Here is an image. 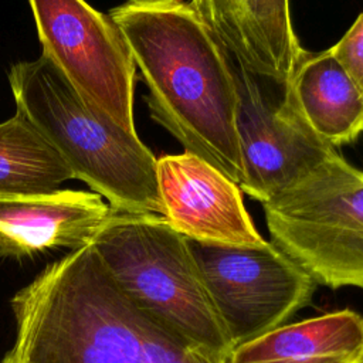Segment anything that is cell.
Here are the masks:
<instances>
[{"label":"cell","mask_w":363,"mask_h":363,"mask_svg":"<svg viewBox=\"0 0 363 363\" xmlns=\"http://www.w3.org/2000/svg\"><path fill=\"white\" fill-rule=\"evenodd\" d=\"M147 86L152 118L234 183L242 177L231 58L190 3L128 0L109 11Z\"/></svg>","instance_id":"1"},{"label":"cell","mask_w":363,"mask_h":363,"mask_svg":"<svg viewBox=\"0 0 363 363\" xmlns=\"http://www.w3.org/2000/svg\"><path fill=\"white\" fill-rule=\"evenodd\" d=\"M16 112L57 150L74 174L118 213L159 214L157 159L138 138L92 108L41 54L11 65Z\"/></svg>","instance_id":"2"},{"label":"cell","mask_w":363,"mask_h":363,"mask_svg":"<svg viewBox=\"0 0 363 363\" xmlns=\"http://www.w3.org/2000/svg\"><path fill=\"white\" fill-rule=\"evenodd\" d=\"M89 244L145 315L190 345L228 359L234 346L187 238L163 216L113 211Z\"/></svg>","instance_id":"3"},{"label":"cell","mask_w":363,"mask_h":363,"mask_svg":"<svg viewBox=\"0 0 363 363\" xmlns=\"http://www.w3.org/2000/svg\"><path fill=\"white\" fill-rule=\"evenodd\" d=\"M262 207L271 242L316 284L363 289V170L336 152Z\"/></svg>","instance_id":"4"},{"label":"cell","mask_w":363,"mask_h":363,"mask_svg":"<svg viewBox=\"0 0 363 363\" xmlns=\"http://www.w3.org/2000/svg\"><path fill=\"white\" fill-rule=\"evenodd\" d=\"M187 242L233 346L285 325L316 289V282L271 241L258 247Z\"/></svg>","instance_id":"5"},{"label":"cell","mask_w":363,"mask_h":363,"mask_svg":"<svg viewBox=\"0 0 363 363\" xmlns=\"http://www.w3.org/2000/svg\"><path fill=\"white\" fill-rule=\"evenodd\" d=\"M43 52L96 111L136 132V65L109 14L85 0H28Z\"/></svg>","instance_id":"6"},{"label":"cell","mask_w":363,"mask_h":363,"mask_svg":"<svg viewBox=\"0 0 363 363\" xmlns=\"http://www.w3.org/2000/svg\"><path fill=\"white\" fill-rule=\"evenodd\" d=\"M231 58V57H230ZM242 160L240 189L264 203L336 153L303 118L288 84L258 77L231 58Z\"/></svg>","instance_id":"7"},{"label":"cell","mask_w":363,"mask_h":363,"mask_svg":"<svg viewBox=\"0 0 363 363\" xmlns=\"http://www.w3.org/2000/svg\"><path fill=\"white\" fill-rule=\"evenodd\" d=\"M163 217L193 241L258 247L267 242L252 224L241 189L200 156L184 152L157 159Z\"/></svg>","instance_id":"8"},{"label":"cell","mask_w":363,"mask_h":363,"mask_svg":"<svg viewBox=\"0 0 363 363\" xmlns=\"http://www.w3.org/2000/svg\"><path fill=\"white\" fill-rule=\"evenodd\" d=\"M227 54L244 69L288 84L303 54L289 0H190Z\"/></svg>","instance_id":"9"},{"label":"cell","mask_w":363,"mask_h":363,"mask_svg":"<svg viewBox=\"0 0 363 363\" xmlns=\"http://www.w3.org/2000/svg\"><path fill=\"white\" fill-rule=\"evenodd\" d=\"M113 210L95 191L0 196V257L23 258L92 241Z\"/></svg>","instance_id":"10"},{"label":"cell","mask_w":363,"mask_h":363,"mask_svg":"<svg viewBox=\"0 0 363 363\" xmlns=\"http://www.w3.org/2000/svg\"><path fill=\"white\" fill-rule=\"evenodd\" d=\"M227 363H363V318L342 309L281 325L234 346Z\"/></svg>","instance_id":"11"},{"label":"cell","mask_w":363,"mask_h":363,"mask_svg":"<svg viewBox=\"0 0 363 363\" xmlns=\"http://www.w3.org/2000/svg\"><path fill=\"white\" fill-rule=\"evenodd\" d=\"M289 88L306 122L330 146L352 143L363 132V96L330 48L305 50Z\"/></svg>","instance_id":"12"},{"label":"cell","mask_w":363,"mask_h":363,"mask_svg":"<svg viewBox=\"0 0 363 363\" xmlns=\"http://www.w3.org/2000/svg\"><path fill=\"white\" fill-rule=\"evenodd\" d=\"M74 179L57 150L20 113L0 123V196L50 193Z\"/></svg>","instance_id":"13"},{"label":"cell","mask_w":363,"mask_h":363,"mask_svg":"<svg viewBox=\"0 0 363 363\" xmlns=\"http://www.w3.org/2000/svg\"><path fill=\"white\" fill-rule=\"evenodd\" d=\"M140 363H227V360L190 345L147 316Z\"/></svg>","instance_id":"14"},{"label":"cell","mask_w":363,"mask_h":363,"mask_svg":"<svg viewBox=\"0 0 363 363\" xmlns=\"http://www.w3.org/2000/svg\"><path fill=\"white\" fill-rule=\"evenodd\" d=\"M363 96V13L330 48Z\"/></svg>","instance_id":"15"},{"label":"cell","mask_w":363,"mask_h":363,"mask_svg":"<svg viewBox=\"0 0 363 363\" xmlns=\"http://www.w3.org/2000/svg\"><path fill=\"white\" fill-rule=\"evenodd\" d=\"M1 363H17L14 359H13V356L10 354V353H7L4 357H3V360H1Z\"/></svg>","instance_id":"16"}]
</instances>
